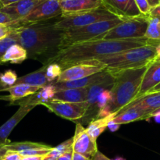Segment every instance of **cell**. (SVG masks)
<instances>
[{
    "label": "cell",
    "instance_id": "60d3db41",
    "mask_svg": "<svg viewBox=\"0 0 160 160\" xmlns=\"http://www.w3.org/2000/svg\"><path fill=\"white\" fill-rule=\"evenodd\" d=\"M120 125L117 124V123H116L115 122H113L112 120H111L110 122L109 123V124H108V128L109 130H110L111 131H112V132H115L116 131H117V130L120 128Z\"/></svg>",
    "mask_w": 160,
    "mask_h": 160
},
{
    "label": "cell",
    "instance_id": "7bdbcfd3",
    "mask_svg": "<svg viewBox=\"0 0 160 160\" xmlns=\"http://www.w3.org/2000/svg\"><path fill=\"white\" fill-rule=\"evenodd\" d=\"M20 1H21V0H0L2 4L3 5V7L6 6H9V5L13 4V3L18 2Z\"/></svg>",
    "mask_w": 160,
    "mask_h": 160
},
{
    "label": "cell",
    "instance_id": "ab89813d",
    "mask_svg": "<svg viewBox=\"0 0 160 160\" xmlns=\"http://www.w3.org/2000/svg\"><path fill=\"white\" fill-rule=\"evenodd\" d=\"M92 160H112L107 157V156H105L103 153H102L101 152L98 151L96 152V154L93 156Z\"/></svg>",
    "mask_w": 160,
    "mask_h": 160
},
{
    "label": "cell",
    "instance_id": "8992f818",
    "mask_svg": "<svg viewBox=\"0 0 160 160\" xmlns=\"http://www.w3.org/2000/svg\"><path fill=\"white\" fill-rule=\"evenodd\" d=\"M148 21L149 17L145 15L127 19L102 34L98 40H121L145 38Z\"/></svg>",
    "mask_w": 160,
    "mask_h": 160
},
{
    "label": "cell",
    "instance_id": "ac0fdd59",
    "mask_svg": "<svg viewBox=\"0 0 160 160\" xmlns=\"http://www.w3.org/2000/svg\"><path fill=\"white\" fill-rule=\"evenodd\" d=\"M129 108H134V109L142 111L148 114L149 118H151L153 112L160 108V92L148 94L142 98L132 102L126 107L122 109L118 113L129 109Z\"/></svg>",
    "mask_w": 160,
    "mask_h": 160
},
{
    "label": "cell",
    "instance_id": "5bb4252c",
    "mask_svg": "<svg viewBox=\"0 0 160 160\" xmlns=\"http://www.w3.org/2000/svg\"><path fill=\"white\" fill-rule=\"evenodd\" d=\"M102 2L106 9L123 20L142 16L134 0H102Z\"/></svg>",
    "mask_w": 160,
    "mask_h": 160
},
{
    "label": "cell",
    "instance_id": "ffe728a7",
    "mask_svg": "<svg viewBox=\"0 0 160 160\" xmlns=\"http://www.w3.org/2000/svg\"><path fill=\"white\" fill-rule=\"evenodd\" d=\"M40 89V88L38 87H34V86L28 85V84H15V85L7 88L6 92H9V95H6V96H2V99L7 100L12 103L23 98L34 95Z\"/></svg>",
    "mask_w": 160,
    "mask_h": 160
},
{
    "label": "cell",
    "instance_id": "b9f144b4",
    "mask_svg": "<svg viewBox=\"0 0 160 160\" xmlns=\"http://www.w3.org/2000/svg\"><path fill=\"white\" fill-rule=\"evenodd\" d=\"M72 160H92L88 158L85 157V156H82V155L79 154V153H77L73 152V159Z\"/></svg>",
    "mask_w": 160,
    "mask_h": 160
},
{
    "label": "cell",
    "instance_id": "603a6c76",
    "mask_svg": "<svg viewBox=\"0 0 160 160\" xmlns=\"http://www.w3.org/2000/svg\"><path fill=\"white\" fill-rule=\"evenodd\" d=\"M28 59L26 49L19 44H15L8 48L4 56L0 59V63L10 62L12 64H20Z\"/></svg>",
    "mask_w": 160,
    "mask_h": 160
},
{
    "label": "cell",
    "instance_id": "5b68a950",
    "mask_svg": "<svg viewBox=\"0 0 160 160\" xmlns=\"http://www.w3.org/2000/svg\"><path fill=\"white\" fill-rule=\"evenodd\" d=\"M123 21V20L122 19L116 18L62 31L59 51L76 44L98 40L102 34H106Z\"/></svg>",
    "mask_w": 160,
    "mask_h": 160
},
{
    "label": "cell",
    "instance_id": "836d02e7",
    "mask_svg": "<svg viewBox=\"0 0 160 160\" xmlns=\"http://www.w3.org/2000/svg\"><path fill=\"white\" fill-rule=\"evenodd\" d=\"M134 2L142 15L148 16L152 7L149 6L148 1L147 0H134Z\"/></svg>",
    "mask_w": 160,
    "mask_h": 160
},
{
    "label": "cell",
    "instance_id": "ee69618b",
    "mask_svg": "<svg viewBox=\"0 0 160 160\" xmlns=\"http://www.w3.org/2000/svg\"><path fill=\"white\" fill-rule=\"evenodd\" d=\"M45 156H27L23 157L21 160H44Z\"/></svg>",
    "mask_w": 160,
    "mask_h": 160
},
{
    "label": "cell",
    "instance_id": "52a82bcc",
    "mask_svg": "<svg viewBox=\"0 0 160 160\" xmlns=\"http://www.w3.org/2000/svg\"><path fill=\"white\" fill-rule=\"evenodd\" d=\"M116 18L119 17L102 6L89 12L59 17L55 23V27L59 31H66L70 29L88 26L97 22L112 20Z\"/></svg>",
    "mask_w": 160,
    "mask_h": 160
},
{
    "label": "cell",
    "instance_id": "f5cc1de1",
    "mask_svg": "<svg viewBox=\"0 0 160 160\" xmlns=\"http://www.w3.org/2000/svg\"><path fill=\"white\" fill-rule=\"evenodd\" d=\"M112 160H126V159H125L124 158H123V157H117L116 159H112Z\"/></svg>",
    "mask_w": 160,
    "mask_h": 160
},
{
    "label": "cell",
    "instance_id": "cb8c5ba5",
    "mask_svg": "<svg viewBox=\"0 0 160 160\" xmlns=\"http://www.w3.org/2000/svg\"><path fill=\"white\" fill-rule=\"evenodd\" d=\"M147 119H149V117L145 112L134 108H129L117 114L113 118L112 121L117 124L121 125L129 123L131 122L138 121V120H147Z\"/></svg>",
    "mask_w": 160,
    "mask_h": 160
},
{
    "label": "cell",
    "instance_id": "d6a6232c",
    "mask_svg": "<svg viewBox=\"0 0 160 160\" xmlns=\"http://www.w3.org/2000/svg\"><path fill=\"white\" fill-rule=\"evenodd\" d=\"M112 99V93H111V89H106L103 91L100 95L98 96V102H97V109L98 111L103 107H106L110 102Z\"/></svg>",
    "mask_w": 160,
    "mask_h": 160
},
{
    "label": "cell",
    "instance_id": "f35d334b",
    "mask_svg": "<svg viewBox=\"0 0 160 160\" xmlns=\"http://www.w3.org/2000/svg\"><path fill=\"white\" fill-rule=\"evenodd\" d=\"M73 150L71 149L70 151L67 152L63 153L62 156H59L57 160H72L73 159Z\"/></svg>",
    "mask_w": 160,
    "mask_h": 160
},
{
    "label": "cell",
    "instance_id": "11a10c76",
    "mask_svg": "<svg viewBox=\"0 0 160 160\" xmlns=\"http://www.w3.org/2000/svg\"><path fill=\"white\" fill-rule=\"evenodd\" d=\"M57 1H59V2H62V1H66V0H57Z\"/></svg>",
    "mask_w": 160,
    "mask_h": 160
},
{
    "label": "cell",
    "instance_id": "74e56055",
    "mask_svg": "<svg viewBox=\"0 0 160 160\" xmlns=\"http://www.w3.org/2000/svg\"><path fill=\"white\" fill-rule=\"evenodd\" d=\"M12 22H14V20L8 14L0 10V24H9Z\"/></svg>",
    "mask_w": 160,
    "mask_h": 160
},
{
    "label": "cell",
    "instance_id": "7402d4cb",
    "mask_svg": "<svg viewBox=\"0 0 160 160\" xmlns=\"http://www.w3.org/2000/svg\"><path fill=\"white\" fill-rule=\"evenodd\" d=\"M115 81V80H114ZM114 81H107V82L102 83V84H96V85L92 86L88 88V93L87 100L86 103L88 107L87 113L89 111H93L96 109L97 113H98V109H97V102H98V96L103 91L106 89H111L113 86ZM86 116V115H85Z\"/></svg>",
    "mask_w": 160,
    "mask_h": 160
},
{
    "label": "cell",
    "instance_id": "277c9868",
    "mask_svg": "<svg viewBox=\"0 0 160 160\" xmlns=\"http://www.w3.org/2000/svg\"><path fill=\"white\" fill-rule=\"evenodd\" d=\"M157 59L156 46L145 45L123 51L97 59L106 66V70L112 75L130 69L146 67Z\"/></svg>",
    "mask_w": 160,
    "mask_h": 160
},
{
    "label": "cell",
    "instance_id": "8fae6325",
    "mask_svg": "<svg viewBox=\"0 0 160 160\" xmlns=\"http://www.w3.org/2000/svg\"><path fill=\"white\" fill-rule=\"evenodd\" d=\"M73 150L88 159H92L98 150L97 142L90 137L87 130L81 124L77 123L73 137Z\"/></svg>",
    "mask_w": 160,
    "mask_h": 160
},
{
    "label": "cell",
    "instance_id": "9c48e42d",
    "mask_svg": "<svg viewBox=\"0 0 160 160\" xmlns=\"http://www.w3.org/2000/svg\"><path fill=\"white\" fill-rule=\"evenodd\" d=\"M106 70V66L98 60H90L80 62L64 69L56 81L67 82L83 79Z\"/></svg>",
    "mask_w": 160,
    "mask_h": 160
},
{
    "label": "cell",
    "instance_id": "680465c9",
    "mask_svg": "<svg viewBox=\"0 0 160 160\" xmlns=\"http://www.w3.org/2000/svg\"><path fill=\"white\" fill-rule=\"evenodd\" d=\"M159 5H160V0H159Z\"/></svg>",
    "mask_w": 160,
    "mask_h": 160
},
{
    "label": "cell",
    "instance_id": "e575fe53",
    "mask_svg": "<svg viewBox=\"0 0 160 160\" xmlns=\"http://www.w3.org/2000/svg\"><path fill=\"white\" fill-rule=\"evenodd\" d=\"M22 159H23V156L19 152L10 151V150H6L2 160H21Z\"/></svg>",
    "mask_w": 160,
    "mask_h": 160
},
{
    "label": "cell",
    "instance_id": "d4e9b609",
    "mask_svg": "<svg viewBox=\"0 0 160 160\" xmlns=\"http://www.w3.org/2000/svg\"><path fill=\"white\" fill-rule=\"evenodd\" d=\"M116 116L117 114L112 113L104 118H97L92 120L88 127L86 128L88 134L93 140L96 141L97 138L106 131V128H108L109 123L111 120H113Z\"/></svg>",
    "mask_w": 160,
    "mask_h": 160
},
{
    "label": "cell",
    "instance_id": "4316f807",
    "mask_svg": "<svg viewBox=\"0 0 160 160\" xmlns=\"http://www.w3.org/2000/svg\"><path fill=\"white\" fill-rule=\"evenodd\" d=\"M48 145L45 144L39 143V142H9L4 146L6 150L17 152H23L28 150L34 149V148H45Z\"/></svg>",
    "mask_w": 160,
    "mask_h": 160
},
{
    "label": "cell",
    "instance_id": "7dc6e473",
    "mask_svg": "<svg viewBox=\"0 0 160 160\" xmlns=\"http://www.w3.org/2000/svg\"><path fill=\"white\" fill-rule=\"evenodd\" d=\"M6 152V149L4 148V147H3V148H2L1 149H0V160H2V159L3 156L5 155Z\"/></svg>",
    "mask_w": 160,
    "mask_h": 160
},
{
    "label": "cell",
    "instance_id": "f6af8a7d",
    "mask_svg": "<svg viewBox=\"0 0 160 160\" xmlns=\"http://www.w3.org/2000/svg\"><path fill=\"white\" fill-rule=\"evenodd\" d=\"M147 1H148V4L152 8L159 5V0H147Z\"/></svg>",
    "mask_w": 160,
    "mask_h": 160
},
{
    "label": "cell",
    "instance_id": "2e32d148",
    "mask_svg": "<svg viewBox=\"0 0 160 160\" xmlns=\"http://www.w3.org/2000/svg\"><path fill=\"white\" fill-rule=\"evenodd\" d=\"M45 1L46 0H21L18 2L4 6L0 10L8 14L14 21L21 20Z\"/></svg>",
    "mask_w": 160,
    "mask_h": 160
},
{
    "label": "cell",
    "instance_id": "7c38bea8",
    "mask_svg": "<svg viewBox=\"0 0 160 160\" xmlns=\"http://www.w3.org/2000/svg\"><path fill=\"white\" fill-rule=\"evenodd\" d=\"M20 108L5 123L0 127V145L4 147L9 142L8 137L17 124L31 112L37 105L31 103L28 99H20L18 101Z\"/></svg>",
    "mask_w": 160,
    "mask_h": 160
},
{
    "label": "cell",
    "instance_id": "681fc988",
    "mask_svg": "<svg viewBox=\"0 0 160 160\" xmlns=\"http://www.w3.org/2000/svg\"><path fill=\"white\" fill-rule=\"evenodd\" d=\"M6 90H7V88L0 83V92H6Z\"/></svg>",
    "mask_w": 160,
    "mask_h": 160
},
{
    "label": "cell",
    "instance_id": "6f0895ef",
    "mask_svg": "<svg viewBox=\"0 0 160 160\" xmlns=\"http://www.w3.org/2000/svg\"><path fill=\"white\" fill-rule=\"evenodd\" d=\"M0 99H2V96H0Z\"/></svg>",
    "mask_w": 160,
    "mask_h": 160
},
{
    "label": "cell",
    "instance_id": "db71d44e",
    "mask_svg": "<svg viewBox=\"0 0 160 160\" xmlns=\"http://www.w3.org/2000/svg\"><path fill=\"white\" fill-rule=\"evenodd\" d=\"M2 7H3V5L2 4V2H0V9H1Z\"/></svg>",
    "mask_w": 160,
    "mask_h": 160
},
{
    "label": "cell",
    "instance_id": "d590c367",
    "mask_svg": "<svg viewBox=\"0 0 160 160\" xmlns=\"http://www.w3.org/2000/svg\"><path fill=\"white\" fill-rule=\"evenodd\" d=\"M12 31H13V28L11 27L10 23H9V24H0V40L7 37Z\"/></svg>",
    "mask_w": 160,
    "mask_h": 160
},
{
    "label": "cell",
    "instance_id": "484cf974",
    "mask_svg": "<svg viewBox=\"0 0 160 160\" xmlns=\"http://www.w3.org/2000/svg\"><path fill=\"white\" fill-rule=\"evenodd\" d=\"M56 92V90L55 88V86L52 83H49L45 87L42 88L37 93L31 95L27 99L33 104H35L37 106H38V105L42 106L44 103L51 101L54 97Z\"/></svg>",
    "mask_w": 160,
    "mask_h": 160
},
{
    "label": "cell",
    "instance_id": "30bf717a",
    "mask_svg": "<svg viewBox=\"0 0 160 160\" xmlns=\"http://www.w3.org/2000/svg\"><path fill=\"white\" fill-rule=\"evenodd\" d=\"M42 106L59 117L73 121L85 117L88 110L86 102L81 103H70L49 101L44 103Z\"/></svg>",
    "mask_w": 160,
    "mask_h": 160
},
{
    "label": "cell",
    "instance_id": "1f68e13d",
    "mask_svg": "<svg viewBox=\"0 0 160 160\" xmlns=\"http://www.w3.org/2000/svg\"><path fill=\"white\" fill-rule=\"evenodd\" d=\"M62 69L59 64L50 63L47 64L46 69V78L48 83H53L56 81V80L60 76Z\"/></svg>",
    "mask_w": 160,
    "mask_h": 160
},
{
    "label": "cell",
    "instance_id": "9a60e30c",
    "mask_svg": "<svg viewBox=\"0 0 160 160\" xmlns=\"http://www.w3.org/2000/svg\"><path fill=\"white\" fill-rule=\"evenodd\" d=\"M62 17L75 15L102 7V0H66L60 2Z\"/></svg>",
    "mask_w": 160,
    "mask_h": 160
},
{
    "label": "cell",
    "instance_id": "4dcf8cb0",
    "mask_svg": "<svg viewBox=\"0 0 160 160\" xmlns=\"http://www.w3.org/2000/svg\"><path fill=\"white\" fill-rule=\"evenodd\" d=\"M18 77L17 73L12 70H6L3 73H0V83L6 86L7 88L15 85Z\"/></svg>",
    "mask_w": 160,
    "mask_h": 160
},
{
    "label": "cell",
    "instance_id": "6da1fadb",
    "mask_svg": "<svg viewBox=\"0 0 160 160\" xmlns=\"http://www.w3.org/2000/svg\"><path fill=\"white\" fill-rule=\"evenodd\" d=\"M160 45V41L140 38L121 40H95L76 44L60 50L57 54L48 59L44 65L57 63L62 70L75 64L90 60H97L123 51L145 46Z\"/></svg>",
    "mask_w": 160,
    "mask_h": 160
},
{
    "label": "cell",
    "instance_id": "f907efd6",
    "mask_svg": "<svg viewBox=\"0 0 160 160\" xmlns=\"http://www.w3.org/2000/svg\"><path fill=\"white\" fill-rule=\"evenodd\" d=\"M158 115H160V108L159 109H157V110L155 111V112H153L152 115V117H156V116H158Z\"/></svg>",
    "mask_w": 160,
    "mask_h": 160
},
{
    "label": "cell",
    "instance_id": "bcb514c9",
    "mask_svg": "<svg viewBox=\"0 0 160 160\" xmlns=\"http://www.w3.org/2000/svg\"><path fill=\"white\" fill-rule=\"evenodd\" d=\"M156 92H160V84H158V85L156 86V87H155L153 89H152V90L150 91V92H148V94H150V93H156ZM148 94H147V95H148Z\"/></svg>",
    "mask_w": 160,
    "mask_h": 160
},
{
    "label": "cell",
    "instance_id": "4fadbf2b",
    "mask_svg": "<svg viewBox=\"0 0 160 160\" xmlns=\"http://www.w3.org/2000/svg\"><path fill=\"white\" fill-rule=\"evenodd\" d=\"M114 80H115V78L113 75L109 73L108 70H104L102 72L97 73L88 78H83V79L67 81V82H53L52 84H53L56 92H58V91L65 90V89L90 88L96 84L114 81Z\"/></svg>",
    "mask_w": 160,
    "mask_h": 160
},
{
    "label": "cell",
    "instance_id": "d6986e66",
    "mask_svg": "<svg viewBox=\"0 0 160 160\" xmlns=\"http://www.w3.org/2000/svg\"><path fill=\"white\" fill-rule=\"evenodd\" d=\"M88 88H83L58 91L51 101L70 103L84 102L87 100Z\"/></svg>",
    "mask_w": 160,
    "mask_h": 160
},
{
    "label": "cell",
    "instance_id": "8d00e7d4",
    "mask_svg": "<svg viewBox=\"0 0 160 160\" xmlns=\"http://www.w3.org/2000/svg\"><path fill=\"white\" fill-rule=\"evenodd\" d=\"M148 17L150 18L156 19L160 21V5L151 8L149 13H148Z\"/></svg>",
    "mask_w": 160,
    "mask_h": 160
},
{
    "label": "cell",
    "instance_id": "83f0119b",
    "mask_svg": "<svg viewBox=\"0 0 160 160\" xmlns=\"http://www.w3.org/2000/svg\"><path fill=\"white\" fill-rule=\"evenodd\" d=\"M73 149V138L69 140L65 141L64 142L61 143L60 145H57L56 147L52 148L49 153L47 155V156L52 159H57L60 156H62L63 153Z\"/></svg>",
    "mask_w": 160,
    "mask_h": 160
},
{
    "label": "cell",
    "instance_id": "3957f363",
    "mask_svg": "<svg viewBox=\"0 0 160 160\" xmlns=\"http://www.w3.org/2000/svg\"><path fill=\"white\" fill-rule=\"evenodd\" d=\"M148 67L130 69L113 74L115 81L111 88L112 99L107 106L111 114L117 115L122 109L134 101Z\"/></svg>",
    "mask_w": 160,
    "mask_h": 160
},
{
    "label": "cell",
    "instance_id": "9f6ffc18",
    "mask_svg": "<svg viewBox=\"0 0 160 160\" xmlns=\"http://www.w3.org/2000/svg\"><path fill=\"white\" fill-rule=\"evenodd\" d=\"M3 148V146H2V145H0V149H1V148Z\"/></svg>",
    "mask_w": 160,
    "mask_h": 160
},
{
    "label": "cell",
    "instance_id": "c3c4849f",
    "mask_svg": "<svg viewBox=\"0 0 160 160\" xmlns=\"http://www.w3.org/2000/svg\"><path fill=\"white\" fill-rule=\"evenodd\" d=\"M156 52H157V59H160V45L156 46Z\"/></svg>",
    "mask_w": 160,
    "mask_h": 160
},
{
    "label": "cell",
    "instance_id": "44dd1931",
    "mask_svg": "<svg viewBox=\"0 0 160 160\" xmlns=\"http://www.w3.org/2000/svg\"><path fill=\"white\" fill-rule=\"evenodd\" d=\"M46 69L47 65H43L38 70L18 78L15 84H24L42 88L49 84L46 78Z\"/></svg>",
    "mask_w": 160,
    "mask_h": 160
},
{
    "label": "cell",
    "instance_id": "ba28073f",
    "mask_svg": "<svg viewBox=\"0 0 160 160\" xmlns=\"http://www.w3.org/2000/svg\"><path fill=\"white\" fill-rule=\"evenodd\" d=\"M62 15V9L60 2L57 0H46L23 20L14 21V25L17 28L22 25L48 21L52 19L61 17Z\"/></svg>",
    "mask_w": 160,
    "mask_h": 160
},
{
    "label": "cell",
    "instance_id": "816d5d0a",
    "mask_svg": "<svg viewBox=\"0 0 160 160\" xmlns=\"http://www.w3.org/2000/svg\"><path fill=\"white\" fill-rule=\"evenodd\" d=\"M44 160H57V159H52V158H50L48 157V156H45V159H44Z\"/></svg>",
    "mask_w": 160,
    "mask_h": 160
},
{
    "label": "cell",
    "instance_id": "7a4b0ae2",
    "mask_svg": "<svg viewBox=\"0 0 160 160\" xmlns=\"http://www.w3.org/2000/svg\"><path fill=\"white\" fill-rule=\"evenodd\" d=\"M56 21L22 25L14 30L18 44L26 49L28 58L45 63L59 52L62 31L56 29Z\"/></svg>",
    "mask_w": 160,
    "mask_h": 160
},
{
    "label": "cell",
    "instance_id": "f1b7e54d",
    "mask_svg": "<svg viewBox=\"0 0 160 160\" xmlns=\"http://www.w3.org/2000/svg\"><path fill=\"white\" fill-rule=\"evenodd\" d=\"M145 38L160 41V21L156 19L150 18Z\"/></svg>",
    "mask_w": 160,
    "mask_h": 160
},
{
    "label": "cell",
    "instance_id": "e0dca14e",
    "mask_svg": "<svg viewBox=\"0 0 160 160\" xmlns=\"http://www.w3.org/2000/svg\"><path fill=\"white\" fill-rule=\"evenodd\" d=\"M160 84V59H156L148 65V69L144 75L140 90L136 96L135 100L146 95L152 89ZM134 102V101H133Z\"/></svg>",
    "mask_w": 160,
    "mask_h": 160
},
{
    "label": "cell",
    "instance_id": "f546056e",
    "mask_svg": "<svg viewBox=\"0 0 160 160\" xmlns=\"http://www.w3.org/2000/svg\"><path fill=\"white\" fill-rule=\"evenodd\" d=\"M15 44H18V40H17V33L13 30L7 37L0 40V59L4 56L8 48Z\"/></svg>",
    "mask_w": 160,
    "mask_h": 160
}]
</instances>
